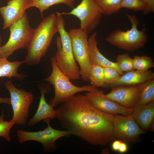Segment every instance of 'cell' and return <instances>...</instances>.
Here are the masks:
<instances>
[{"label": "cell", "mask_w": 154, "mask_h": 154, "mask_svg": "<svg viewBox=\"0 0 154 154\" xmlns=\"http://www.w3.org/2000/svg\"><path fill=\"white\" fill-rule=\"evenodd\" d=\"M61 13L72 15L78 18L80 21V28L88 33L96 29L103 15L96 0H82L70 11Z\"/></svg>", "instance_id": "obj_10"}, {"label": "cell", "mask_w": 154, "mask_h": 154, "mask_svg": "<svg viewBox=\"0 0 154 154\" xmlns=\"http://www.w3.org/2000/svg\"><path fill=\"white\" fill-rule=\"evenodd\" d=\"M121 141L119 140H116L114 141L112 145V148L114 151H118Z\"/></svg>", "instance_id": "obj_31"}, {"label": "cell", "mask_w": 154, "mask_h": 154, "mask_svg": "<svg viewBox=\"0 0 154 154\" xmlns=\"http://www.w3.org/2000/svg\"></svg>", "instance_id": "obj_36"}, {"label": "cell", "mask_w": 154, "mask_h": 154, "mask_svg": "<svg viewBox=\"0 0 154 154\" xmlns=\"http://www.w3.org/2000/svg\"><path fill=\"white\" fill-rule=\"evenodd\" d=\"M154 101V79L143 83L138 105H145Z\"/></svg>", "instance_id": "obj_21"}, {"label": "cell", "mask_w": 154, "mask_h": 154, "mask_svg": "<svg viewBox=\"0 0 154 154\" xmlns=\"http://www.w3.org/2000/svg\"><path fill=\"white\" fill-rule=\"evenodd\" d=\"M126 15L131 23V29L126 31L120 29L115 30L108 35L106 40L111 45L120 49L133 52L145 46L148 36L145 27L141 30H138L139 21L136 15L128 13Z\"/></svg>", "instance_id": "obj_5"}, {"label": "cell", "mask_w": 154, "mask_h": 154, "mask_svg": "<svg viewBox=\"0 0 154 154\" xmlns=\"http://www.w3.org/2000/svg\"><path fill=\"white\" fill-rule=\"evenodd\" d=\"M40 88L41 95L38 106L35 114L27 122L28 126H33L41 120L56 118V110L54 109L53 106L48 103L45 100V94L49 92L50 88L47 87L42 86Z\"/></svg>", "instance_id": "obj_16"}, {"label": "cell", "mask_w": 154, "mask_h": 154, "mask_svg": "<svg viewBox=\"0 0 154 154\" xmlns=\"http://www.w3.org/2000/svg\"><path fill=\"white\" fill-rule=\"evenodd\" d=\"M132 62L134 70L145 71L154 67V62L152 58L147 56H134Z\"/></svg>", "instance_id": "obj_24"}, {"label": "cell", "mask_w": 154, "mask_h": 154, "mask_svg": "<svg viewBox=\"0 0 154 154\" xmlns=\"http://www.w3.org/2000/svg\"><path fill=\"white\" fill-rule=\"evenodd\" d=\"M127 149L128 147L127 144L125 142L121 141L118 151L121 153H125L127 151Z\"/></svg>", "instance_id": "obj_30"}, {"label": "cell", "mask_w": 154, "mask_h": 154, "mask_svg": "<svg viewBox=\"0 0 154 154\" xmlns=\"http://www.w3.org/2000/svg\"></svg>", "instance_id": "obj_35"}, {"label": "cell", "mask_w": 154, "mask_h": 154, "mask_svg": "<svg viewBox=\"0 0 154 154\" xmlns=\"http://www.w3.org/2000/svg\"><path fill=\"white\" fill-rule=\"evenodd\" d=\"M56 110L62 128L90 144L104 146L116 139L115 115L96 108L85 95H74Z\"/></svg>", "instance_id": "obj_1"}, {"label": "cell", "mask_w": 154, "mask_h": 154, "mask_svg": "<svg viewBox=\"0 0 154 154\" xmlns=\"http://www.w3.org/2000/svg\"><path fill=\"white\" fill-rule=\"evenodd\" d=\"M89 77L91 85L96 88L103 87L105 83L103 67L91 64Z\"/></svg>", "instance_id": "obj_22"}, {"label": "cell", "mask_w": 154, "mask_h": 154, "mask_svg": "<svg viewBox=\"0 0 154 154\" xmlns=\"http://www.w3.org/2000/svg\"><path fill=\"white\" fill-rule=\"evenodd\" d=\"M34 29L31 42L27 48L25 63L30 65L39 63L47 52L55 35L58 33L56 15L54 13L42 19Z\"/></svg>", "instance_id": "obj_2"}, {"label": "cell", "mask_w": 154, "mask_h": 154, "mask_svg": "<svg viewBox=\"0 0 154 154\" xmlns=\"http://www.w3.org/2000/svg\"><path fill=\"white\" fill-rule=\"evenodd\" d=\"M5 86L10 94L13 112L12 118L9 121L21 125H25L29 116V107L34 98L33 94L23 89L16 88L11 80L7 81Z\"/></svg>", "instance_id": "obj_9"}, {"label": "cell", "mask_w": 154, "mask_h": 154, "mask_svg": "<svg viewBox=\"0 0 154 154\" xmlns=\"http://www.w3.org/2000/svg\"><path fill=\"white\" fill-rule=\"evenodd\" d=\"M113 132L116 138L128 143H132L140 135L146 133L137 123L132 114L129 116L114 115Z\"/></svg>", "instance_id": "obj_11"}, {"label": "cell", "mask_w": 154, "mask_h": 154, "mask_svg": "<svg viewBox=\"0 0 154 154\" xmlns=\"http://www.w3.org/2000/svg\"><path fill=\"white\" fill-rule=\"evenodd\" d=\"M132 115L141 128L145 131H148L154 122V101L137 105L133 109Z\"/></svg>", "instance_id": "obj_18"}, {"label": "cell", "mask_w": 154, "mask_h": 154, "mask_svg": "<svg viewBox=\"0 0 154 154\" xmlns=\"http://www.w3.org/2000/svg\"><path fill=\"white\" fill-rule=\"evenodd\" d=\"M105 83H111L116 81L120 75L114 68L111 67H103Z\"/></svg>", "instance_id": "obj_28"}, {"label": "cell", "mask_w": 154, "mask_h": 154, "mask_svg": "<svg viewBox=\"0 0 154 154\" xmlns=\"http://www.w3.org/2000/svg\"><path fill=\"white\" fill-rule=\"evenodd\" d=\"M151 12L154 13V0H149L143 11L144 15H147Z\"/></svg>", "instance_id": "obj_29"}, {"label": "cell", "mask_w": 154, "mask_h": 154, "mask_svg": "<svg viewBox=\"0 0 154 154\" xmlns=\"http://www.w3.org/2000/svg\"><path fill=\"white\" fill-rule=\"evenodd\" d=\"M9 28V39L5 44L0 46V57L6 59L15 51L27 48L31 41L34 30L30 25L26 11Z\"/></svg>", "instance_id": "obj_6"}, {"label": "cell", "mask_w": 154, "mask_h": 154, "mask_svg": "<svg viewBox=\"0 0 154 154\" xmlns=\"http://www.w3.org/2000/svg\"><path fill=\"white\" fill-rule=\"evenodd\" d=\"M116 61L117 66L123 72L134 70L133 68L132 58L127 53L118 55Z\"/></svg>", "instance_id": "obj_25"}, {"label": "cell", "mask_w": 154, "mask_h": 154, "mask_svg": "<svg viewBox=\"0 0 154 154\" xmlns=\"http://www.w3.org/2000/svg\"><path fill=\"white\" fill-rule=\"evenodd\" d=\"M94 105L104 112L115 115L121 114L129 116L132 114L133 109H129L121 106L106 97L104 92L98 89L85 93Z\"/></svg>", "instance_id": "obj_13"}, {"label": "cell", "mask_w": 154, "mask_h": 154, "mask_svg": "<svg viewBox=\"0 0 154 154\" xmlns=\"http://www.w3.org/2000/svg\"><path fill=\"white\" fill-rule=\"evenodd\" d=\"M154 79V73L151 70L141 71L133 70L126 72L115 82L105 83L103 88H106L119 86H132L142 84Z\"/></svg>", "instance_id": "obj_15"}, {"label": "cell", "mask_w": 154, "mask_h": 154, "mask_svg": "<svg viewBox=\"0 0 154 154\" xmlns=\"http://www.w3.org/2000/svg\"><path fill=\"white\" fill-rule=\"evenodd\" d=\"M4 117V111L3 110L0 116V137H3L9 142L11 140L10 136V130L15 123L9 121L5 120Z\"/></svg>", "instance_id": "obj_26"}, {"label": "cell", "mask_w": 154, "mask_h": 154, "mask_svg": "<svg viewBox=\"0 0 154 154\" xmlns=\"http://www.w3.org/2000/svg\"><path fill=\"white\" fill-rule=\"evenodd\" d=\"M146 3L141 0H122L120 8H125L135 11H143Z\"/></svg>", "instance_id": "obj_27"}, {"label": "cell", "mask_w": 154, "mask_h": 154, "mask_svg": "<svg viewBox=\"0 0 154 154\" xmlns=\"http://www.w3.org/2000/svg\"><path fill=\"white\" fill-rule=\"evenodd\" d=\"M141 0L145 2L147 4V3L148 2L149 0Z\"/></svg>", "instance_id": "obj_34"}, {"label": "cell", "mask_w": 154, "mask_h": 154, "mask_svg": "<svg viewBox=\"0 0 154 154\" xmlns=\"http://www.w3.org/2000/svg\"><path fill=\"white\" fill-rule=\"evenodd\" d=\"M58 33L56 44L57 50L55 55L58 66L70 80L80 79V69L73 55L70 36L65 28V23L61 12H56Z\"/></svg>", "instance_id": "obj_3"}, {"label": "cell", "mask_w": 154, "mask_h": 154, "mask_svg": "<svg viewBox=\"0 0 154 154\" xmlns=\"http://www.w3.org/2000/svg\"><path fill=\"white\" fill-rule=\"evenodd\" d=\"M47 124V127L43 130L35 132H30L19 129L17 135L19 142L23 143L29 141H34L40 143L45 153L54 152L57 148L56 141L58 139L70 135L67 131H61L54 129L50 124V119L43 121Z\"/></svg>", "instance_id": "obj_8"}, {"label": "cell", "mask_w": 154, "mask_h": 154, "mask_svg": "<svg viewBox=\"0 0 154 154\" xmlns=\"http://www.w3.org/2000/svg\"><path fill=\"white\" fill-rule=\"evenodd\" d=\"M68 32L71 40L74 58L79 66L80 75L83 80L88 81L91 66L89 57L88 33L80 27L72 29Z\"/></svg>", "instance_id": "obj_7"}, {"label": "cell", "mask_w": 154, "mask_h": 154, "mask_svg": "<svg viewBox=\"0 0 154 154\" xmlns=\"http://www.w3.org/2000/svg\"><path fill=\"white\" fill-rule=\"evenodd\" d=\"M97 33H93L88 39L89 49V57L91 64H95L102 67H111L115 68L121 75L123 72L119 68L116 62L110 61L101 53L98 47Z\"/></svg>", "instance_id": "obj_17"}, {"label": "cell", "mask_w": 154, "mask_h": 154, "mask_svg": "<svg viewBox=\"0 0 154 154\" xmlns=\"http://www.w3.org/2000/svg\"><path fill=\"white\" fill-rule=\"evenodd\" d=\"M30 0H9L7 5L0 7V14L4 21L3 29L9 27L23 16Z\"/></svg>", "instance_id": "obj_14"}, {"label": "cell", "mask_w": 154, "mask_h": 154, "mask_svg": "<svg viewBox=\"0 0 154 154\" xmlns=\"http://www.w3.org/2000/svg\"><path fill=\"white\" fill-rule=\"evenodd\" d=\"M24 63V60L11 62L6 59L0 57V77H6L9 78L14 77L21 80H23L26 75L19 74L18 70Z\"/></svg>", "instance_id": "obj_19"}, {"label": "cell", "mask_w": 154, "mask_h": 154, "mask_svg": "<svg viewBox=\"0 0 154 154\" xmlns=\"http://www.w3.org/2000/svg\"><path fill=\"white\" fill-rule=\"evenodd\" d=\"M103 15H110L119 11L122 0H96Z\"/></svg>", "instance_id": "obj_23"}, {"label": "cell", "mask_w": 154, "mask_h": 154, "mask_svg": "<svg viewBox=\"0 0 154 154\" xmlns=\"http://www.w3.org/2000/svg\"><path fill=\"white\" fill-rule=\"evenodd\" d=\"M50 59L52 68V72L48 77L43 80L48 82L54 87V96L49 102L54 107L66 101L77 93L83 91L92 92L98 89L91 85L82 87L75 85L58 67L55 56L51 57Z\"/></svg>", "instance_id": "obj_4"}, {"label": "cell", "mask_w": 154, "mask_h": 154, "mask_svg": "<svg viewBox=\"0 0 154 154\" xmlns=\"http://www.w3.org/2000/svg\"><path fill=\"white\" fill-rule=\"evenodd\" d=\"M0 103L11 104L10 98H0Z\"/></svg>", "instance_id": "obj_32"}, {"label": "cell", "mask_w": 154, "mask_h": 154, "mask_svg": "<svg viewBox=\"0 0 154 154\" xmlns=\"http://www.w3.org/2000/svg\"><path fill=\"white\" fill-rule=\"evenodd\" d=\"M76 0H30L26 6L25 9L32 7L38 8L40 12L42 19L43 17L44 11L48 10L51 6L56 5L63 4L71 8L74 7V4Z\"/></svg>", "instance_id": "obj_20"}, {"label": "cell", "mask_w": 154, "mask_h": 154, "mask_svg": "<svg viewBox=\"0 0 154 154\" xmlns=\"http://www.w3.org/2000/svg\"><path fill=\"white\" fill-rule=\"evenodd\" d=\"M2 40V37L1 35L0 34V46H1V45Z\"/></svg>", "instance_id": "obj_33"}, {"label": "cell", "mask_w": 154, "mask_h": 154, "mask_svg": "<svg viewBox=\"0 0 154 154\" xmlns=\"http://www.w3.org/2000/svg\"><path fill=\"white\" fill-rule=\"evenodd\" d=\"M143 83L132 86H119L111 88L106 96L121 106L134 109L137 105Z\"/></svg>", "instance_id": "obj_12"}]
</instances>
